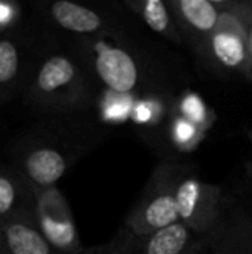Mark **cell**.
Instances as JSON below:
<instances>
[{"mask_svg":"<svg viewBox=\"0 0 252 254\" xmlns=\"http://www.w3.org/2000/svg\"><path fill=\"white\" fill-rule=\"evenodd\" d=\"M108 137L110 129L94 110L39 115L12 143L10 165L33 188H52Z\"/></svg>","mask_w":252,"mask_h":254,"instance_id":"1","label":"cell"},{"mask_svg":"<svg viewBox=\"0 0 252 254\" xmlns=\"http://www.w3.org/2000/svg\"><path fill=\"white\" fill-rule=\"evenodd\" d=\"M98 86L73 43L52 33L22 98L37 115L86 112L97 106Z\"/></svg>","mask_w":252,"mask_h":254,"instance_id":"2","label":"cell"},{"mask_svg":"<svg viewBox=\"0 0 252 254\" xmlns=\"http://www.w3.org/2000/svg\"><path fill=\"white\" fill-rule=\"evenodd\" d=\"M70 42L98 85L123 95L134 94L144 86V65L137 49L128 42L123 27L101 37Z\"/></svg>","mask_w":252,"mask_h":254,"instance_id":"3","label":"cell"},{"mask_svg":"<svg viewBox=\"0 0 252 254\" xmlns=\"http://www.w3.org/2000/svg\"><path fill=\"white\" fill-rule=\"evenodd\" d=\"M52 39V31L37 18L22 19L0 34V103L24 95L34 67Z\"/></svg>","mask_w":252,"mask_h":254,"instance_id":"4","label":"cell"},{"mask_svg":"<svg viewBox=\"0 0 252 254\" xmlns=\"http://www.w3.org/2000/svg\"><path fill=\"white\" fill-rule=\"evenodd\" d=\"M183 170L184 164L175 161L157 164L120 228L131 235L143 237L180 222L175 190Z\"/></svg>","mask_w":252,"mask_h":254,"instance_id":"5","label":"cell"},{"mask_svg":"<svg viewBox=\"0 0 252 254\" xmlns=\"http://www.w3.org/2000/svg\"><path fill=\"white\" fill-rule=\"evenodd\" d=\"M251 21L252 0H232L199 58L218 74L245 77Z\"/></svg>","mask_w":252,"mask_h":254,"instance_id":"6","label":"cell"},{"mask_svg":"<svg viewBox=\"0 0 252 254\" xmlns=\"http://www.w3.org/2000/svg\"><path fill=\"white\" fill-rule=\"evenodd\" d=\"M37 18L55 34L68 40L101 37L122 28L114 12L70 0L37 1Z\"/></svg>","mask_w":252,"mask_h":254,"instance_id":"7","label":"cell"},{"mask_svg":"<svg viewBox=\"0 0 252 254\" xmlns=\"http://www.w3.org/2000/svg\"><path fill=\"white\" fill-rule=\"evenodd\" d=\"M226 196L218 185L208 183L192 165H184L175 190L180 222L203 235L218 220Z\"/></svg>","mask_w":252,"mask_h":254,"instance_id":"8","label":"cell"},{"mask_svg":"<svg viewBox=\"0 0 252 254\" xmlns=\"http://www.w3.org/2000/svg\"><path fill=\"white\" fill-rule=\"evenodd\" d=\"M34 225L58 254H82L83 247L73 211L62 192L56 188H33Z\"/></svg>","mask_w":252,"mask_h":254,"instance_id":"9","label":"cell"},{"mask_svg":"<svg viewBox=\"0 0 252 254\" xmlns=\"http://www.w3.org/2000/svg\"><path fill=\"white\" fill-rule=\"evenodd\" d=\"M190 254H252V211L232 193L214 226L199 235Z\"/></svg>","mask_w":252,"mask_h":254,"instance_id":"10","label":"cell"},{"mask_svg":"<svg viewBox=\"0 0 252 254\" xmlns=\"http://www.w3.org/2000/svg\"><path fill=\"white\" fill-rule=\"evenodd\" d=\"M199 235L181 222L149 235L135 237L119 228L105 243L111 254H190Z\"/></svg>","mask_w":252,"mask_h":254,"instance_id":"11","label":"cell"},{"mask_svg":"<svg viewBox=\"0 0 252 254\" xmlns=\"http://www.w3.org/2000/svg\"><path fill=\"white\" fill-rule=\"evenodd\" d=\"M184 43L198 57L217 30L232 0H168Z\"/></svg>","mask_w":252,"mask_h":254,"instance_id":"12","label":"cell"},{"mask_svg":"<svg viewBox=\"0 0 252 254\" xmlns=\"http://www.w3.org/2000/svg\"><path fill=\"white\" fill-rule=\"evenodd\" d=\"M34 222V190L10 164H0V223L9 220Z\"/></svg>","mask_w":252,"mask_h":254,"instance_id":"13","label":"cell"},{"mask_svg":"<svg viewBox=\"0 0 252 254\" xmlns=\"http://www.w3.org/2000/svg\"><path fill=\"white\" fill-rule=\"evenodd\" d=\"M122 6L135 15L154 34L171 43L186 46L168 0H123Z\"/></svg>","mask_w":252,"mask_h":254,"instance_id":"14","label":"cell"},{"mask_svg":"<svg viewBox=\"0 0 252 254\" xmlns=\"http://www.w3.org/2000/svg\"><path fill=\"white\" fill-rule=\"evenodd\" d=\"M0 254H58L42 237L33 220L1 223Z\"/></svg>","mask_w":252,"mask_h":254,"instance_id":"15","label":"cell"},{"mask_svg":"<svg viewBox=\"0 0 252 254\" xmlns=\"http://www.w3.org/2000/svg\"><path fill=\"white\" fill-rule=\"evenodd\" d=\"M24 19V6L18 1L0 0V34L13 28Z\"/></svg>","mask_w":252,"mask_h":254,"instance_id":"16","label":"cell"},{"mask_svg":"<svg viewBox=\"0 0 252 254\" xmlns=\"http://www.w3.org/2000/svg\"><path fill=\"white\" fill-rule=\"evenodd\" d=\"M245 79L252 83V21L250 25V33H248V67L245 71Z\"/></svg>","mask_w":252,"mask_h":254,"instance_id":"17","label":"cell"},{"mask_svg":"<svg viewBox=\"0 0 252 254\" xmlns=\"http://www.w3.org/2000/svg\"><path fill=\"white\" fill-rule=\"evenodd\" d=\"M82 254H111L107 244H101V246H92V247H86Z\"/></svg>","mask_w":252,"mask_h":254,"instance_id":"18","label":"cell"},{"mask_svg":"<svg viewBox=\"0 0 252 254\" xmlns=\"http://www.w3.org/2000/svg\"><path fill=\"white\" fill-rule=\"evenodd\" d=\"M247 199H248V202H245V204L248 205V208L252 211V183L250 185L248 190H247Z\"/></svg>","mask_w":252,"mask_h":254,"instance_id":"19","label":"cell"},{"mask_svg":"<svg viewBox=\"0 0 252 254\" xmlns=\"http://www.w3.org/2000/svg\"><path fill=\"white\" fill-rule=\"evenodd\" d=\"M0 238H1V223H0Z\"/></svg>","mask_w":252,"mask_h":254,"instance_id":"20","label":"cell"}]
</instances>
